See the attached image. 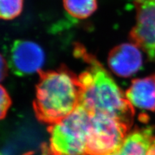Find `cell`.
Returning <instances> with one entry per match:
<instances>
[{"label":"cell","instance_id":"obj_1","mask_svg":"<svg viewBox=\"0 0 155 155\" xmlns=\"http://www.w3.org/2000/svg\"><path fill=\"white\" fill-rule=\"evenodd\" d=\"M75 52L88 65L78 77L81 88L80 106L90 114H104L129 125L132 121L134 108L117 83L96 58L81 48Z\"/></svg>","mask_w":155,"mask_h":155},{"label":"cell","instance_id":"obj_8","mask_svg":"<svg viewBox=\"0 0 155 155\" xmlns=\"http://www.w3.org/2000/svg\"><path fill=\"white\" fill-rule=\"evenodd\" d=\"M125 96L133 108L155 111V74L134 80Z\"/></svg>","mask_w":155,"mask_h":155},{"label":"cell","instance_id":"obj_4","mask_svg":"<svg viewBox=\"0 0 155 155\" xmlns=\"http://www.w3.org/2000/svg\"><path fill=\"white\" fill-rule=\"evenodd\" d=\"M127 126L116 118L104 114H91L87 151L88 155H109L121 148Z\"/></svg>","mask_w":155,"mask_h":155},{"label":"cell","instance_id":"obj_3","mask_svg":"<svg viewBox=\"0 0 155 155\" xmlns=\"http://www.w3.org/2000/svg\"><path fill=\"white\" fill-rule=\"evenodd\" d=\"M91 114L79 105L71 114L52 124L50 148L53 155H88L87 151Z\"/></svg>","mask_w":155,"mask_h":155},{"label":"cell","instance_id":"obj_2","mask_svg":"<svg viewBox=\"0 0 155 155\" xmlns=\"http://www.w3.org/2000/svg\"><path fill=\"white\" fill-rule=\"evenodd\" d=\"M78 78L66 69L40 74L36 87L35 111L38 119L55 123L71 114L80 105Z\"/></svg>","mask_w":155,"mask_h":155},{"label":"cell","instance_id":"obj_13","mask_svg":"<svg viewBox=\"0 0 155 155\" xmlns=\"http://www.w3.org/2000/svg\"><path fill=\"white\" fill-rule=\"evenodd\" d=\"M147 155H155V137L153 139L152 145H151L150 150H149Z\"/></svg>","mask_w":155,"mask_h":155},{"label":"cell","instance_id":"obj_14","mask_svg":"<svg viewBox=\"0 0 155 155\" xmlns=\"http://www.w3.org/2000/svg\"><path fill=\"white\" fill-rule=\"evenodd\" d=\"M109 155H119V152H116L115 153H113V154H109Z\"/></svg>","mask_w":155,"mask_h":155},{"label":"cell","instance_id":"obj_5","mask_svg":"<svg viewBox=\"0 0 155 155\" xmlns=\"http://www.w3.org/2000/svg\"><path fill=\"white\" fill-rule=\"evenodd\" d=\"M134 4L137 16L131 39L155 62V0H134Z\"/></svg>","mask_w":155,"mask_h":155},{"label":"cell","instance_id":"obj_7","mask_svg":"<svg viewBox=\"0 0 155 155\" xmlns=\"http://www.w3.org/2000/svg\"><path fill=\"white\" fill-rule=\"evenodd\" d=\"M141 48L134 42L116 46L108 56V65L114 74L128 78L136 74L142 66Z\"/></svg>","mask_w":155,"mask_h":155},{"label":"cell","instance_id":"obj_12","mask_svg":"<svg viewBox=\"0 0 155 155\" xmlns=\"http://www.w3.org/2000/svg\"><path fill=\"white\" fill-rule=\"evenodd\" d=\"M0 94H1V98H0V102H1L0 109H1V112H0V115H1L2 119H3L11 105V99L8 93L3 86H1Z\"/></svg>","mask_w":155,"mask_h":155},{"label":"cell","instance_id":"obj_6","mask_svg":"<svg viewBox=\"0 0 155 155\" xmlns=\"http://www.w3.org/2000/svg\"><path fill=\"white\" fill-rule=\"evenodd\" d=\"M45 61L41 46L30 40H16L11 45L8 55V65L18 76H26L38 73Z\"/></svg>","mask_w":155,"mask_h":155},{"label":"cell","instance_id":"obj_10","mask_svg":"<svg viewBox=\"0 0 155 155\" xmlns=\"http://www.w3.org/2000/svg\"><path fill=\"white\" fill-rule=\"evenodd\" d=\"M64 8L75 19L88 18L96 11V0H63Z\"/></svg>","mask_w":155,"mask_h":155},{"label":"cell","instance_id":"obj_11","mask_svg":"<svg viewBox=\"0 0 155 155\" xmlns=\"http://www.w3.org/2000/svg\"><path fill=\"white\" fill-rule=\"evenodd\" d=\"M23 0H0V16L5 20H11L22 12Z\"/></svg>","mask_w":155,"mask_h":155},{"label":"cell","instance_id":"obj_9","mask_svg":"<svg viewBox=\"0 0 155 155\" xmlns=\"http://www.w3.org/2000/svg\"><path fill=\"white\" fill-rule=\"evenodd\" d=\"M154 137L152 127L137 129L126 135L119 155H147Z\"/></svg>","mask_w":155,"mask_h":155},{"label":"cell","instance_id":"obj_15","mask_svg":"<svg viewBox=\"0 0 155 155\" xmlns=\"http://www.w3.org/2000/svg\"><path fill=\"white\" fill-rule=\"evenodd\" d=\"M2 155H5V154H2Z\"/></svg>","mask_w":155,"mask_h":155}]
</instances>
